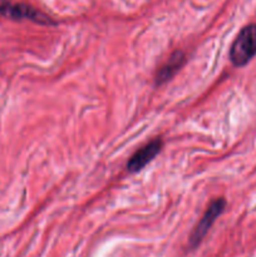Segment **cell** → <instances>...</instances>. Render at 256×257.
<instances>
[{"label": "cell", "mask_w": 256, "mask_h": 257, "mask_svg": "<svg viewBox=\"0 0 256 257\" xmlns=\"http://www.w3.org/2000/svg\"><path fill=\"white\" fill-rule=\"evenodd\" d=\"M162 141L161 140H153L152 142L147 143L145 147L138 150L135 155L131 157L130 162L127 163L128 172L136 173L140 172L142 168H145L158 153L162 150Z\"/></svg>", "instance_id": "cell-4"}, {"label": "cell", "mask_w": 256, "mask_h": 257, "mask_svg": "<svg viewBox=\"0 0 256 257\" xmlns=\"http://www.w3.org/2000/svg\"><path fill=\"white\" fill-rule=\"evenodd\" d=\"M186 63V55L185 53L181 52V50H176L170 58H168L167 62L157 70V74H156V84L162 85L166 82L171 79L181 68L183 67V64Z\"/></svg>", "instance_id": "cell-5"}, {"label": "cell", "mask_w": 256, "mask_h": 257, "mask_svg": "<svg viewBox=\"0 0 256 257\" xmlns=\"http://www.w3.org/2000/svg\"><path fill=\"white\" fill-rule=\"evenodd\" d=\"M0 14L13 19H29L39 24H54L43 13L25 4H12L7 0H0Z\"/></svg>", "instance_id": "cell-3"}, {"label": "cell", "mask_w": 256, "mask_h": 257, "mask_svg": "<svg viewBox=\"0 0 256 257\" xmlns=\"http://www.w3.org/2000/svg\"><path fill=\"white\" fill-rule=\"evenodd\" d=\"M226 207V201L225 198H217V200H213L210 203V206L206 210L205 215L202 216V218L200 220V222L195 226L192 233L190 236V247L195 248L202 242V240L205 238V236L207 235V232L210 231V228L212 227V225L215 223V221L217 220L218 216L223 212Z\"/></svg>", "instance_id": "cell-2"}, {"label": "cell", "mask_w": 256, "mask_h": 257, "mask_svg": "<svg viewBox=\"0 0 256 257\" xmlns=\"http://www.w3.org/2000/svg\"><path fill=\"white\" fill-rule=\"evenodd\" d=\"M256 55V24L246 25L236 37L230 50V59L236 67H243Z\"/></svg>", "instance_id": "cell-1"}]
</instances>
